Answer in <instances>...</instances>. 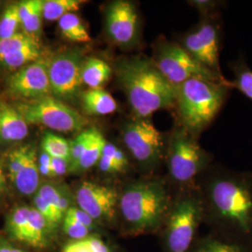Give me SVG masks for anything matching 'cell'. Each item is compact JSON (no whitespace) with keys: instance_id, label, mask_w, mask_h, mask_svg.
I'll return each mask as SVG.
<instances>
[{"instance_id":"6da1fadb","label":"cell","mask_w":252,"mask_h":252,"mask_svg":"<svg viewBox=\"0 0 252 252\" xmlns=\"http://www.w3.org/2000/svg\"><path fill=\"white\" fill-rule=\"evenodd\" d=\"M195 186L209 234L252 249V172L214 162Z\"/></svg>"},{"instance_id":"7a4b0ae2","label":"cell","mask_w":252,"mask_h":252,"mask_svg":"<svg viewBox=\"0 0 252 252\" xmlns=\"http://www.w3.org/2000/svg\"><path fill=\"white\" fill-rule=\"evenodd\" d=\"M118 79L135 118L150 119L156 111L174 108L176 87L152 59L136 56L123 61L118 67Z\"/></svg>"},{"instance_id":"3957f363","label":"cell","mask_w":252,"mask_h":252,"mask_svg":"<svg viewBox=\"0 0 252 252\" xmlns=\"http://www.w3.org/2000/svg\"><path fill=\"white\" fill-rule=\"evenodd\" d=\"M231 85L190 79L176 87L174 108L179 126L200 138L213 125L231 95Z\"/></svg>"},{"instance_id":"277c9868","label":"cell","mask_w":252,"mask_h":252,"mask_svg":"<svg viewBox=\"0 0 252 252\" xmlns=\"http://www.w3.org/2000/svg\"><path fill=\"white\" fill-rule=\"evenodd\" d=\"M172 201L167 181L153 178L128 185L120 197L119 206L129 229L139 234L162 228Z\"/></svg>"},{"instance_id":"5b68a950","label":"cell","mask_w":252,"mask_h":252,"mask_svg":"<svg viewBox=\"0 0 252 252\" xmlns=\"http://www.w3.org/2000/svg\"><path fill=\"white\" fill-rule=\"evenodd\" d=\"M164 159L168 178L179 190L194 187L200 175L215 162L214 155L200 144V138L180 126L166 139Z\"/></svg>"},{"instance_id":"8992f818","label":"cell","mask_w":252,"mask_h":252,"mask_svg":"<svg viewBox=\"0 0 252 252\" xmlns=\"http://www.w3.org/2000/svg\"><path fill=\"white\" fill-rule=\"evenodd\" d=\"M203 222V204L196 186L179 190L162 224L166 252H189Z\"/></svg>"},{"instance_id":"52a82bcc","label":"cell","mask_w":252,"mask_h":252,"mask_svg":"<svg viewBox=\"0 0 252 252\" xmlns=\"http://www.w3.org/2000/svg\"><path fill=\"white\" fill-rule=\"evenodd\" d=\"M177 43L202 66L215 73L219 77L225 78L221 71L220 61L223 44L221 14L199 18L193 27L181 35Z\"/></svg>"},{"instance_id":"ba28073f","label":"cell","mask_w":252,"mask_h":252,"mask_svg":"<svg viewBox=\"0 0 252 252\" xmlns=\"http://www.w3.org/2000/svg\"><path fill=\"white\" fill-rule=\"evenodd\" d=\"M152 60L158 70L174 87L194 78L232 86V82L226 77H219L215 73L202 66L177 42L165 39L159 40L155 46L154 56Z\"/></svg>"},{"instance_id":"9c48e42d","label":"cell","mask_w":252,"mask_h":252,"mask_svg":"<svg viewBox=\"0 0 252 252\" xmlns=\"http://www.w3.org/2000/svg\"><path fill=\"white\" fill-rule=\"evenodd\" d=\"M124 142L135 162L145 171L154 170L164 160L165 135L151 119L134 118L124 128Z\"/></svg>"},{"instance_id":"30bf717a","label":"cell","mask_w":252,"mask_h":252,"mask_svg":"<svg viewBox=\"0 0 252 252\" xmlns=\"http://www.w3.org/2000/svg\"><path fill=\"white\" fill-rule=\"evenodd\" d=\"M17 109L27 124L40 125L63 133L81 131L87 123L78 111L50 95L22 104Z\"/></svg>"},{"instance_id":"8fae6325","label":"cell","mask_w":252,"mask_h":252,"mask_svg":"<svg viewBox=\"0 0 252 252\" xmlns=\"http://www.w3.org/2000/svg\"><path fill=\"white\" fill-rule=\"evenodd\" d=\"M82 55L78 51L56 54L48 62L51 94L54 98L73 100L81 90Z\"/></svg>"},{"instance_id":"7c38bea8","label":"cell","mask_w":252,"mask_h":252,"mask_svg":"<svg viewBox=\"0 0 252 252\" xmlns=\"http://www.w3.org/2000/svg\"><path fill=\"white\" fill-rule=\"evenodd\" d=\"M106 28L108 36L120 45L139 43L140 16L135 4L125 0L113 2L107 10Z\"/></svg>"},{"instance_id":"4fadbf2b","label":"cell","mask_w":252,"mask_h":252,"mask_svg":"<svg viewBox=\"0 0 252 252\" xmlns=\"http://www.w3.org/2000/svg\"><path fill=\"white\" fill-rule=\"evenodd\" d=\"M49 59L40 57L32 63L13 73L8 80V87L13 94L23 98L39 99L49 96L51 86L48 74Z\"/></svg>"},{"instance_id":"5bb4252c","label":"cell","mask_w":252,"mask_h":252,"mask_svg":"<svg viewBox=\"0 0 252 252\" xmlns=\"http://www.w3.org/2000/svg\"><path fill=\"white\" fill-rule=\"evenodd\" d=\"M9 177L16 189L25 195L35 193L39 186L36 150L26 145L10 152L8 158Z\"/></svg>"},{"instance_id":"9a60e30c","label":"cell","mask_w":252,"mask_h":252,"mask_svg":"<svg viewBox=\"0 0 252 252\" xmlns=\"http://www.w3.org/2000/svg\"><path fill=\"white\" fill-rule=\"evenodd\" d=\"M117 200L115 189L91 181H84L76 191L79 208L93 220L112 218Z\"/></svg>"},{"instance_id":"2e32d148","label":"cell","mask_w":252,"mask_h":252,"mask_svg":"<svg viewBox=\"0 0 252 252\" xmlns=\"http://www.w3.org/2000/svg\"><path fill=\"white\" fill-rule=\"evenodd\" d=\"M28 124L17 108L0 103V140L2 142H19L28 135Z\"/></svg>"},{"instance_id":"e0dca14e","label":"cell","mask_w":252,"mask_h":252,"mask_svg":"<svg viewBox=\"0 0 252 252\" xmlns=\"http://www.w3.org/2000/svg\"><path fill=\"white\" fill-rule=\"evenodd\" d=\"M82 110L87 115H108L117 109L116 100L107 92L100 89H89L81 94Z\"/></svg>"},{"instance_id":"ac0fdd59","label":"cell","mask_w":252,"mask_h":252,"mask_svg":"<svg viewBox=\"0 0 252 252\" xmlns=\"http://www.w3.org/2000/svg\"><path fill=\"white\" fill-rule=\"evenodd\" d=\"M43 3V0H25L18 3L21 27L27 35L35 39L39 36L42 27Z\"/></svg>"},{"instance_id":"d6986e66","label":"cell","mask_w":252,"mask_h":252,"mask_svg":"<svg viewBox=\"0 0 252 252\" xmlns=\"http://www.w3.org/2000/svg\"><path fill=\"white\" fill-rule=\"evenodd\" d=\"M111 67L99 58L90 57L81 64V81L90 89H100L111 76Z\"/></svg>"},{"instance_id":"ffe728a7","label":"cell","mask_w":252,"mask_h":252,"mask_svg":"<svg viewBox=\"0 0 252 252\" xmlns=\"http://www.w3.org/2000/svg\"><path fill=\"white\" fill-rule=\"evenodd\" d=\"M189 252H252V249L208 233L199 235Z\"/></svg>"},{"instance_id":"44dd1931","label":"cell","mask_w":252,"mask_h":252,"mask_svg":"<svg viewBox=\"0 0 252 252\" xmlns=\"http://www.w3.org/2000/svg\"><path fill=\"white\" fill-rule=\"evenodd\" d=\"M228 66L234 74L232 82L233 89H237L252 101V69L249 66L247 59L240 55L234 61L228 63Z\"/></svg>"},{"instance_id":"7402d4cb","label":"cell","mask_w":252,"mask_h":252,"mask_svg":"<svg viewBox=\"0 0 252 252\" xmlns=\"http://www.w3.org/2000/svg\"><path fill=\"white\" fill-rule=\"evenodd\" d=\"M106 142L107 140L101 134L99 130L95 127H92V135L89 143L86 146L85 151L81 156V160L78 162L75 171L87 170L90 169L94 164H96L99 161Z\"/></svg>"},{"instance_id":"603a6c76","label":"cell","mask_w":252,"mask_h":252,"mask_svg":"<svg viewBox=\"0 0 252 252\" xmlns=\"http://www.w3.org/2000/svg\"><path fill=\"white\" fill-rule=\"evenodd\" d=\"M41 57L40 46L37 43L27 46L13 54L0 58V64L9 70H19Z\"/></svg>"},{"instance_id":"cb8c5ba5","label":"cell","mask_w":252,"mask_h":252,"mask_svg":"<svg viewBox=\"0 0 252 252\" xmlns=\"http://www.w3.org/2000/svg\"><path fill=\"white\" fill-rule=\"evenodd\" d=\"M59 28L64 37L74 42H89L91 36L82 24L81 18L68 13L59 20Z\"/></svg>"},{"instance_id":"d4e9b609","label":"cell","mask_w":252,"mask_h":252,"mask_svg":"<svg viewBox=\"0 0 252 252\" xmlns=\"http://www.w3.org/2000/svg\"><path fill=\"white\" fill-rule=\"evenodd\" d=\"M31 207H20L15 208L9 215L8 228L10 235L21 242L27 243L29 217Z\"/></svg>"},{"instance_id":"484cf974","label":"cell","mask_w":252,"mask_h":252,"mask_svg":"<svg viewBox=\"0 0 252 252\" xmlns=\"http://www.w3.org/2000/svg\"><path fill=\"white\" fill-rule=\"evenodd\" d=\"M84 3L81 0H46L43 3V18L47 21H59L64 15L79 10Z\"/></svg>"},{"instance_id":"4316f807","label":"cell","mask_w":252,"mask_h":252,"mask_svg":"<svg viewBox=\"0 0 252 252\" xmlns=\"http://www.w3.org/2000/svg\"><path fill=\"white\" fill-rule=\"evenodd\" d=\"M43 152L53 158H61L69 160L70 143L59 135L46 133L42 139Z\"/></svg>"},{"instance_id":"83f0119b","label":"cell","mask_w":252,"mask_h":252,"mask_svg":"<svg viewBox=\"0 0 252 252\" xmlns=\"http://www.w3.org/2000/svg\"><path fill=\"white\" fill-rule=\"evenodd\" d=\"M37 194L44 199L58 217L63 220L65 212L69 207L67 200L63 197L58 189L50 184H46L38 189Z\"/></svg>"},{"instance_id":"f1b7e54d","label":"cell","mask_w":252,"mask_h":252,"mask_svg":"<svg viewBox=\"0 0 252 252\" xmlns=\"http://www.w3.org/2000/svg\"><path fill=\"white\" fill-rule=\"evenodd\" d=\"M20 27L21 20L19 15L18 3L11 4L5 9L0 19V39L16 35Z\"/></svg>"},{"instance_id":"f546056e","label":"cell","mask_w":252,"mask_h":252,"mask_svg":"<svg viewBox=\"0 0 252 252\" xmlns=\"http://www.w3.org/2000/svg\"><path fill=\"white\" fill-rule=\"evenodd\" d=\"M35 43H37V40L26 33H17L8 38L0 39V58Z\"/></svg>"},{"instance_id":"4dcf8cb0","label":"cell","mask_w":252,"mask_h":252,"mask_svg":"<svg viewBox=\"0 0 252 252\" xmlns=\"http://www.w3.org/2000/svg\"><path fill=\"white\" fill-rule=\"evenodd\" d=\"M91 135H92V127L80 133L70 143L68 171L75 172L77 164L81 160V156L85 151L86 146L89 143Z\"/></svg>"},{"instance_id":"1f68e13d","label":"cell","mask_w":252,"mask_h":252,"mask_svg":"<svg viewBox=\"0 0 252 252\" xmlns=\"http://www.w3.org/2000/svg\"><path fill=\"white\" fill-rule=\"evenodd\" d=\"M63 252H109L107 245L95 237L74 240L63 248Z\"/></svg>"},{"instance_id":"d6a6232c","label":"cell","mask_w":252,"mask_h":252,"mask_svg":"<svg viewBox=\"0 0 252 252\" xmlns=\"http://www.w3.org/2000/svg\"><path fill=\"white\" fill-rule=\"evenodd\" d=\"M188 4L198 12L200 18L221 14V10L227 6V2L223 0H190Z\"/></svg>"},{"instance_id":"836d02e7","label":"cell","mask_w":252,"mask_h":252,"mask_svg":"<svg viewBox=\"0 0 252 252\" xmlns=\"http://www.w3.org/2000/svg\"><path fill=\"white\" fill-rule=\"evenodd\" d=\"M63 232L73 240H81L86 238L90 233L91 229L86 227L71 217L64 215L63 219Z\"/></svg>"},{"instance_id":"e575fe53","label":"cell","mask_w":252,"mask_h":252,"mask_svg":"<svg viewBox=\"0 0 252 252\" xmlns=\"http://www.w3.org/2000/svg\"><path fill=\"white\" fill-rule=\"evenodd\" d=\"M34 203H35L34 207L42 216L44 217L49 227H55L61 222L62 219L58 217V215L54 212V209L50 207V205L37 193L34 198Z\"/></svg>"},{"instance_id":"d590c367","label":"cell","mask_w":252,"mask_h":252,"mask_svg":"<svg viewBox=\"0 0 252 252\" xmlns=\"http://www.w3.org/2000/svg\"><path fill=\"white\" fill-rule=\"evenodd\" d=\"M64 215L71 217L76 220H78L79 222H81V224H83L90 229H92V227H93L94 220L86 212H84L79 207H69Z\"/></svg>"},{"instance_id":"8d00e7d4","label":"cell","mask_w":252,"mask_h":252,"mask_svg":"<svg viewBox=\"0 0 252 252\" xmlns=\"http://www.w3.org/2000/svg\"><path fill=\"white\" fill-rule=\"evenodd\" d=\"M51 167L53 177L63 176L68 171V161L65 159L51 157Z\"/></svg>"},{"instance_id":"74e56055","label":"cell","mask_w":252,"mask_h":252,"mask_svg":"<svg viewBox=\"0 0 252 252\" xmlns=\"http://www.w3.org/2000/svg\"><path fill=\"white\" fill-rule=\"evenodd\" d=\"M37 164L39 174L45 177H53L51 167V157L47 153L42 152L39 158H37Z\"/></svg>"},{"instance_id":"f35d334b","label":"cell","mask_w":252,"mask_h":252,"mask_svg":"<svg viewBox=\"0 0 252 252\" xmlns=\"http://www.w3.org/2000/svg\"><path fill=\"white\" fill-rule=\"evenodd\" d=\"M98 165H99L100 170L106 172V173L123 172L112 158H108L105 155H101L99 161H98Z\"/></svg>"},{"instance_id":"ab89813d","label":"cell","mask_w":252,"mask_h":252,"mask_svg":"<svg viewBox=\"0 0 252 252\" xmlns=\"http://www.w3.org/2000/svg\"><path fill=\"white\" fill-rule=\"evenodd\" d=\"M0 252H24L22 250H19L9 246H0Z\"/></svg>"},{"instance_id":"60d3db41","label":"cell","mask_w":252,"mask_h":252,"mask_svg":"<svg viewBox=\"0 0 252 252\" xmlns=\"http://www.w3.org/2000/svg\"><path fill=\"white\" fill-rule=\"evenodd\" d=\"M4 183H5V176H4L3 169H2V165L0 164V194H1V191H2V189H3Z\"/></svg>"}]
</instances>
